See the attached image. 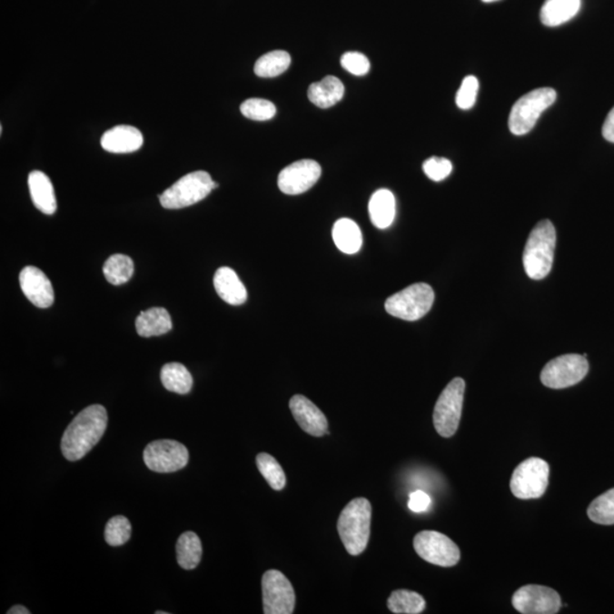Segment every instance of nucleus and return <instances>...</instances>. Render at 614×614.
Returning a JSON list of instances; mask_svg holds the SVG:
<instances>
[{"label":"nucleus","instance_id":"nucleus-32","mask_svg":"<svg viewBox=\"0 0 614 614\" xmlns=\"http://www.w3.org/2000/svg\"><path fill=\"white\" fill-rule=\"evenodd\" d=\"M242 114L253 121H269L277 113L274 104L265 99L251 98L241 105Z\"/></svg>","mask_w":614,"mask_h":614},{"label":"nucleus","instance_id":"nucleus-28","mask_svg":"<svg viewBox=\"0 0 614 614\" xmlns=\"http://www.w3.org/2000/svg\"><path fill=\"white\" fill-rule=\"evenodd\" d=\"M292 58L287 52L273 51L256 61L254 72L261 78H274L284 74L291 66Z\"/></svg>","mask_w":614,"mask_h":614},{"label":"nucleus","instance_id":"nucleus-37","mask_svg":"<svg viewBox=\"0 0 614 614\" xmlns=\"http://www.w3.org/2000/svg\"><path fill=\"white\" fill-rule=\"evenodd\" d=\"M431 499L429 498V495L422 490H417L410 495L408 507L411 511L423 512L427 511L428 508L431 507Z\"/></svg>","mask_w":614,"mask_h":614},{"label":"nucleus","instance_id":"nucleus-4","mask_svg":"<svg viewBox=\"0 0 614 614\" xmlns=\"http://www.w3.org/2000/svg\"><path fill=\"white\" fill-rule=\"evenodd\" d=\"M218 186L205 171H196L184 175L173 186L166 189L160 196V202L166 210L183 209L205 200Z\"/></svg>","mask_w":614,"mask_h":614},{"label":"nucleus","instance_id":"nucleus-26","mask_svg":"<svg viewBox=\"0 0 614 614\" xmlns=\"http://www.w3.org/2000/svg\"><path fill=\"white\" fill-rule=\"evenodd\" d=\"M161 381L165 390L186 395L193 388V377L182 363H168L162 368Z\"/></svg>","mask_w":614,"mask_h":614},{"label":"nucleus","instance_id":"nucleus-38","mask_svg":"<svg viewBox=\"0 0 614 614\" xmlns=\"http://www.w3.org/2000/svg\"><path fill=\"white\" fill-rule=\"evenodd\" d=\"M602 134L608 142L614 144V107L609 111L607 119H605Z\"/></svg>","mask_w":614,"mask_h":614},{"label":"nucleus","instance_id":"nucleus-23","mask_svg":"<svg viewBox=\"0 0 614 614\" xmlns=\"http://www.w3.org/2000/svg\"><path fill=\"white\" fill-rule=\"evenodd\" d=\"M581 0H546L540 10V21L554 28L570 21L580 11Z\"/></svg>","mask_w":614,"mask_h":614},{"label":"nucleus","instance_id":"nucleus-40","mask_svg":"<svg viewBox=\"0 0 614 614\" xmlns=\"http://www.w3.org/2000/svg\"><path fill=\"white\" fill-rule=\"evenodd\" d=\"M482 2H484V3H494V2H498V0H482Z\"/></svg>","mask_w":614,"mask_h":614},{"label":"nucleus","instance_id":"nucleus-20","mask_svg":"<svg viewBox=\"0 0 614 614\" xmlns=\"http://www.w3.org/2000/svg\"><path fill=\"white\" fill-rule=\"evenodd\" d=\"M135 329L140 337L162 336L171 332L173 320L163 307H152L138 315L135 319Z\"/></svg>","mask_w":614,"mask_h":614},{"label":"nucleus","instance_id":"nucleus-1","mask_svg":"<svg viewBox=\"0 0 614 614\" xmlns=\"http://www.w3.org/2000/svg\"><path fill=\"white\" fill-rule=\"evenodd\" d=\"M107 412L102 405H90L76 415L62 437L61 450L66 460L74 462L84 458L107 428Z\"/></svg>","mask_w":614,"mask_h":614},{"label":"nucleus","instance_id":"nucleus-25","mask_svg":"<svg viewBox=\"0 0 614 614\" xmlns=\"http://www.w3.org/2000/svg\"><path fill=\"white\" fill-rule=\"evenodd\" d=\"M202 541L195 532H183L177 541V561L184 570H193L201 563Z\"/></svg>","mask_w":614,"mask_h":614},{"label":"nucleus","instance_id":"nucleus-15","mask_svg":"<svg viewBox=\"0 0 614 614\" xmlns=\"http://www.w3.org/2000/svg\"><path fill=\"white\" fill-rule=\"evenodd\" d=\"M289 408L296 422L309 435L322 437L329 433L326 415L305 396H292L289 401Z\"/></svg>","mask_w":614,"mask_h":614},{"label":"nucleus","instance_id":"nucleus-12","mask_svg":"<svg viewBox=\"0 0 614 614\" xmlns=\"http://www.w3.org/2000/svg\"><path fill=\"white\" fill-rule=\"evenodd\" d=\"M262 591L265 614H292L295 609V590L282 572L266 571L262 578Z\"/></svg>","mask_w":614,"mask_h":614},{"label":"nucleus","instance_id":"nucleus-19","mask_svg":"<svg viewBox=\"0 0 614 614\" xmlns=\"http://www.w3.org/2000/svg\"><path fill=\"white\" fill-rule=\"evenodd\" d=\"M28 184L35 206L44 214L55 213L57 202L51 179L42 171H33L29 174Z\"/></svg>","mask_w":614,"mask_h":614},{"label":"nucleus","instance_id":"nucleus-31","mask_svg":"<svg viewBox=\"0 0 614 614\" xmlns=\"http://www.w3.org/2000/svg\"><path fill=\"white\" fill-rule=\"evenodd\" d=\"M587 514L591 521L599 525H614V489L595 499L587 510Z\"/></svg>","mask_w":614,"mask_h":614},{"label":"nucleus","instance_id":"nucleus-30","mask_svg":"<svg viewBox=\"0 0 614 614\" xmlns=\"http://www.w3.org/2000/svg\"><path fill=\"white\" fill-rule=\"evenodd\" d=\"M256 464L261 475L264 477L271 489L282 490L286 486V475L277 460L268 453H260L256 456Z\"/></svg>","mask_w":614,"mask_h":614},{"label":"nucleus","instance_id":"nucleus-9","mask_svg":"<svg viewBox=\"0 0 614 614\" xmlns=\"http://www.w3.org/2000/svg\"><path fill=\"white\" fill-rule=\"evenodd\" d=\"M586 355L567 354L550 361L540 373L543 385L552 390H563L577 385L589 373Z\"/></svg>","mask_w":614,"mask_h":614},{"label":"nucleus","instance_id":"nucleus-11","mask_svg":"<svg viewBox=\"0 0 614 614\" xmlns=\"http://www.w3.org/2000/svg\"><path fill=\"white\" fill-rule=\"evenodd\" d=\"M144 460L149 470L171 473L187 466L189 451L186 446L177 441H155L144 449Z\"/></svg>","mask_w":614,"mask_h":614},{"label":"nucleus","instance_id":"nucleus-8","mask_svg":"<svg viewBox=\"0 0 614 614\" xmlns=\"http://www.w3.org/2000/svg\"><path fill=\"white\" fill-rule=\"evenodd\" d=\"M550 467L546 460L530 458L513 471L511 491L519 500L540 499L548 490Z\"/></svg>","mask_w":614,"mask_h":614},{"label":"nucleus","instance_id":"nucleus-22","mask_svg":"<svg viewBox=\"0 0 614 614\" xmlns=\"http://www.w3.org/2000/svg\"><path fill=\"white\" fill-rule=\"evenodd\" d=\"M370 219L374 227L387 229L394 223L396 215V201L388 189H379L369 202Z\"/></svg>","mask_w":614,"mask_h":614},{"label":"nucleus","instance_id":"nucleus-29","mask_svg":"<svg viewBox=\"0 0 614 614\" xmlns=\"http://www.w3.org/2000/svg\"><path fill=\"white\" fill-rule=\"evenodd\" d=\"M134 270V261L131 257L115 254L108 257L104 264L103 272L108 282L120 286L133 278Z\"/></svg>","mask_w":614,"mask_h":614},{"label":"nucleus","instance_id":"nucleus-35","mask_svg":"<svg viewBox=\"0 0 614 614\" xmlns=\"http://www.w3.org/2000/svg\"><path fill=\"white\" fill-rule=\"evenodd\" d=\"M453 165L451 161L441 157H431L423 163V173L432 182H441L451 173Z\"/></svg>","mask_w":614,"mask_h":614},{"label":"nucleus","instance_id":"nucleus-24","mask_svg":"<svg viewBox=\"0 0 614 614\" xmlns=\"http://www.w3.org/2000/svg\"><path fill=\"white\" fill-rule=\"evenodd\" d=\"M332 238L338 250L345 254H355L362 247V233L351 219L338 220L332 228Z\"/></svg>","mask_w":614,"mask_h":614},{"label":"nucleus","instance_id":"nucleus-3","mask_svg":"<svg viewBox=\"0 0 614 614\" xmlns=\"http://www.w3.org/2000/svg\"><path fill=\"white\" fill-rule=\"evenodd\" d=\"M557 232L550 220L540 221L528 238L523 252V266L528 277L541 280L548 277L554 261Z\"/></svg>","mask_w":614,"mask_h":614},{"label":"nucleus","instance_id":"nucleus-36","mask_svg":"<svg viewBox=\"0 0 614 614\" xmlns=\"http://www.w3.org/2000/svg\"><path fill=\"white\" fill-rule=\"evenodd\" d=\"M342 66L350 74L356 76H363L369 74L370 61L363 54L349 52L342 57Z\"/></svg>","mask_w":614,"mask_h":614},{"label":"nucleus","instance_id":"nucleus-33","mask_svg":"<svg viewBox=\"0 0 614 614\" xmlns=\"http://www.w3.org/2000/svg\"><path fill=\"white\" fill-rule=\"evenodd\" d=\"M133 527L124 516H116L110 519L105 528V540L111 546H122L130 540Z\"/></svg>","mask_w":614,"mask_h":614},{"label":"nucleus","instance_id":"nucleus-39","mask_svg":"<svg viewBox=\"0 0 614 614\" xmlns=\"http://www.w3.org/2000/svg\"><path fill=\"white\" fill-rule=\"evenodd\" d=\"M28 609L24 607V605H15V607L8 609L7 614H30Z\"/></svg>","mask_w":614,"mask_h":614},{"label":"nucleus","instance_id":"nucleus-17","mask_svg":"<svg viewBox=\"0 0 614 614\" xmlns=\"http://www.w3.org/2000/svg\"><path fill=\"white\" fill-rule=\"evenodd\" d=\"M101 144L108 153H134L143 147L144 135L134 126L117 125L103 134Z\"/></svg>","mask_w":614,"mask_h":614},{"label":"nucleus","instance_id":"nucleus-34","mask_svg":"<svg viewBox=\"0 0 614 614\" xmlns=\"http://www.w3.org/2000/svg\"><path fill=\"white\" fill-rule=\"evenodd\" d=\"M478 90H480V81L476 76H466L456 94V105L460 110H470L476 104Z\"/></svg>","mask_w":614,"mask_h":614},{"label":"nucleus","instance_id":"nucleus-18","mask_svg":"<svg viewBox=\"0 0 614 614\" xmlns=\"http://www.w3.org/2000/svg\"><path fill=\"white\" fill-rule=\"evenodd\" d=\"M214 288L218 295L230 305H243L247 301V291L242 280L227 266L216 271Z\"/></svg>","mask_w":614,"mask_h":614},{"label":"nucleus","instance_id":"nucleus-2","mask_svg":"<svg viewBox=\"0 0 614 614\" xmlns=\"http://www.w3.org/2000/svg\"><path fill=\"white\" fill-rule=\"evenodd\" d=\"M372 508L367 499L351 500L338 519V532L347 552L360 555L367 549L371 527Z\"/></svg>","mask_w":614,"mask_h":614},{"label":"nucleus","instance_id":"nucleus-10","mask_svg":"<svg viewBox=\"0 0 614 614\" xmlns=\"http://www.w3.org/2000/svg\"><path fill=\"white\" fill-rule=\"evenodd\" d=\"M414 550L420 558L435 566L454 567L460 558V549L444 534L433 530L419 532L414 537Z\"/></svg>","mask_w":614,"mask_h":614},{"label":"nucleus","instance_id":"nucleus-7","mask_svg":"<svg viewBox=\"0 0 614 614\" xmlns=\"http://www.w3.org/2000/svg\"><path fill=\"white\" fill-rule=\"evenodd\" d=\"M466 381L455 378L442 391L433 410V426L441 437L450 438L458 431L462 415Z\"/></svg>","mask_w":614,"mask_h":614},{"label":"nucleus","instance_id":"nucleus-41","mask_svg":"<svg viewBox=\"0 0 614 614\" xmlns=\"http://www.w3.org/2000/svg\"><path fill=\"white\" fill-rule=\"evenodd\" d=\"M156 614H169V612L156 611Z\"/></svg>","mask_w":614,"mask_h":614},{"label":"nucleus","instance_id":"nucleus-14","mask_svg":"<svg viewBox=\"0 0 614 614\" xmlns=\"http://www.w3.org/2000/svg\"><path fill=\"white\" fill-rule=\"evenodd\" d=\"M322 177V166L313 160L295 162L280 173L278 186L286 195H301L310 191Z\"/></svg>","mask_w":614,"mask_h":614},{"label":"nucleus","instance_id":"nucleus-27","mask_svg":"<svg viewBox=\"0 0 614 614\" xmlns=\"http://www.w3.org/2000/svg\"><path fill=\"white\" fill-rule=\"evenodd\" d=\"M387 607L396 614H419L426 609V600L415 591L400 589L392 591Z\"/></svg>","mask_w":614,"mask_h":614},{"label":"nucleus","instance_id":"nucleus-6","mask_svg":"<svg viewBox=\"0 0 614 614\" xmlns=\"http://www.w3.org/2000/svg\"><path fill=\"white\" fill-rule=\"evenodd\" d=\"M435 301V292L429 284L414 283L387 298L385 309L391 317L417 322L431 311Z\"/></svg>","mask_w":614,"mask_h":614},{"label":"nucleus","instance_id":"nucleus-16","mask_svg":"<svg viewBox=\"0 0 614 614\" xmlns=\"http://www.w3.org/2000/svg\"><path fill=\"white\" fill-rule=\"evenodd\" d=\"M22 292L34 305L47 309L54 302V289L51 280L35 266H26L20 273Z\"/></svg>","mask_w":614,"mask_h":614},{"label":"nucleus","instance_id":"nucleus-5","mask_svg":"<svg viewBox=\"0 0 614 614\" xmlns=\"http://www.w3.org/2000/svg\"><path fill=\"white\" fill-rule=\"evenodd\" d=\"M557 101V92L552 88H539L523 94L514 104L509 117V128L513 134L523 135L534 128L541 113Z\"/></svg>","mask_w":614,"mask_h":614},{"label":"nucleus","instance_id":"nucleus-13","mask_svg":"<svg viewBox=\"0 0 614 614\" xmlns=\"http://www.w3.org/2000/svg\"><path fill=\"white\" fill-rule=\"evenodd\" d=\"M512 604L522 614H555L562 607V600L550 587L527 585L514 593Z\"/></svg>","mask_w":614,"mask_h":614},{"label":"nucleus","instance_id":"nucleus-21","mask_svg":"<svg viewBox=\"0 0 614 614\" xmlns=\"http://www.w3.org/2000/svg\"><path fill=\"white\" fill-rule=\"evenodd\" d=\"M344 84L333 75H328L319 83L311 84L307 93L311 103L320 108L335 106L344 97Z\"/></svg>","mask_w":614,"mask_h":614}]
</instances>
